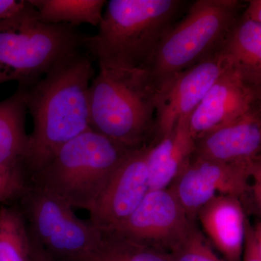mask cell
Segmentation results:
<instances>
[{
    "instance_id": "obj_1",
    "label": "cell",
    "mask_w": 261,
    "mask_h": 261,
    "mask_svg": "<svg viewBox=\"0 0 261 261\" xmlns=\"http://www.w3.org/2000/svg\"><path fill=\"white\" fill-rule=\"evenodd\" d=\"M91 56L76 53L24 89L34 123L25 173L29 179L62 146L90 128L89 87L94 77Z\"/></svg>"
},
{
    "instance_id": "obj_2",
    "label": "cell",
    "mask_w": 261,
    "mask_h": 261,
    "mask_svg": "<svg viewBox=\"0 0 261 261\" xmlns=\"http://www.w3.org/2000/svg\"><path fill=\"white\" fill-rule=\"evenodd\" d=\"M187 5L182 0H111L97 34L86 36L84 48L99 67L145 70Z\"/></svg>"
},
{
    "instance_id": "obj_3",
    "label": "cell",
    "mask_w": 261,
    "mask_h": 261,
    "mask_svg": "<svg viewBox=\"0 0 261 261\" xmlns=\"http://www.w3.org/2000/svg\"><path fill=\"white\" fill-rule=\"evenodd\" d=\"M157 94L145 70L99 66L89 87L91 129L132 149L154 144Z\"/></svg>"
},
{
    "instance_id": "obj_4",
    "label": "cell",
    "mask_w": 261,
    "mask_h": 261,
    "mask_svg": "<svg viewBox=\"0 0 261 261\" xmlns=\"http://www.w3.org/2000/svg\"><path fill=\"white\" fill-rule=\"evenodd\" d=\"M132 149L92 129L70 140L29 178L71 206L90 211Z\"/></svg>"
},
{
    "instance_id": "obj_5",
    "label": "cell",
    "mask_w": 261,
    "mask_h": 261,
    "mask_svg": "<svg viewBox=\"0 0 261 261\" xmlns=\"http://www.w3.org/2000/svg\"><path fill=\"white\" fill-rule=\"evenodd\" d=\"M238 0H197L161 38L145 70L158 93L221 47L245 9Z\"/></svg>"
},
{
    "instance_id": "obj_6",
    "label": "cell",
    "mask_w": 261,
    "mask_h": 261,
    "mask_svg": "<svg viewBox=\"0 0 261 261\" xmlns=\"http://www.w3.org/2000/svg\"><path fill=\"white\" fill-rule=\"evenodd\" d=\"M85 37L68 24L43 23L31 4L0 22V85L14 81L29 88L61 62L86 50Z\"/></svg>"
},
{
    "instance_id": "obj_7",
    "label": "cell",
    "mask_w": 261,
    "mask_h": 261,
    "mask_svg": "<svg viewBox=\"0 0 261 261\" xmlns=\"http://www.w3.org/2000/svg\"><path fill=\"white\" fill-rule=\"evenodd\" d=\"M15 203L34 243L55 260L79 261L102 238V232L89 220L79 218L66 202L29 181Z\"/></svg>"
},
{
    "instance_id": "obj_8",
    "label": "cell",
    "mask_w": 261,
    "mask_h": 261,
    "mask_svg": "<svg viewBox=\"0 0 261 261\" xmlns=\"http://www.w3.org/2000/svg\"><path fill=\"white\" fill-rule=\"evenodd\" d=\"M261 162L224 163L192 157L169 187L189 219L216 195L238 197L245 207L260 209Z\"/></svg>"
},
{
    "instance_id": "obj_9",
    "label": "cell",
    "mask_w": 261,
    "mask_h": 261,
    "mask_svg": "<svg viewBox=\"0 0 261 261\" xmlns=\"http://www.w3.org/2000/svg\"><path fill=\"white\" fill-rule=\"evenodd\" d=\"M170 187L149 190L129 217L111 232L170 252L185 238L191 225Z\"/></svg>"
},
{
    "instance_id": "obj_10",
    "label": "cell",
    "mask_w": 261,
    "mask_h": 261,
    "mask_svg": "<svg viewBox=\"0 0 261 261\" xmlns=\"http://www.w3.org/2000/svg\"><path fill=\"white\" fill-rule=\"evenodd\" d=\"M233 65L221 46L160 91L157 94L154 144L168 135L181 117L191 116L215 82Z\"/></svg>"
},
{
    "instance_id": "obj_11",
    "label": "cell",
    "mask_w": 261,
    "mask_h": 261,
    "mask_svg": "<svg viewBox=\"0 0 261 261\" xmlns=\"http://www.w3.org/2000/svg\"><path fill=\"white\" fill-rule=\"evenodd\" d=\"M261 83L233 65L215 82L192 113L193 138L241 118L260 108Z\"/></svg>"
},
{
    "instance_id": "obj_12",
    "label": "cell",
    "mask_w": 261,
    "mask_h": 261,
    "mask_svg": "<svg viewBox=\"0 0 261 261\" xmlns=\"http://www.w3.org/2000/svg\"><path fill=\"white\" fill-rule=\"evenodd\" d=\"M149 147L128 154L89 211V221L101 232H111L123 224L148 192Z\"/></svg>"
},
{
    "instance_id": "obj_13",
    "label": "cell",
    "mask_w": 261,
    "mask_h": 261,
    "mask_svg": "<svg viewBox=\"0 0 261 261\" xmlns=\"http://www.w3.org/2000/svg\"><path fill=\"white\" fill-rule=\"evenodd\" d=\"M192 157L224 163L261 162V108L196 139Z\"/></svg>"
},
{
    "instance_id": "obj_14",
    "label": "cell",
    "mask_w": 261,
    "mask_h": 261,
    "mask_svg": "<svg viewBox=\"0 0 261 261\" xmlns=\"http://www.w3.org/2000/svg\"><path fill=\"white\" fill-rule=\"evenodd\" d=\"M245 214L240 199L224 195L215 196L197 212L196 219L225 261L243 260Z\"/></svg>"
},
{
    "instance_id": "obj_15",
    "label": "cell",
    "mask_w": 261,
    "mask_h": 261,
    "mask_svg": "<svg viewBox=\"0 0 261 261\" xmlns=\"http://www.w3.org/2000/svg\"><path fill=\"white\" fill-rule=\"evenodd\" d=\"M190 116L181 117L168 135L149 145V191L169 187L193 155L195 141L190 132Z\"/></svg>"
},
{
    "instance_id": "obj_16",
    "label": "cell",
    "mask_w": 261,
    "mask_h": 261,
    "mask_svg": "<svg viewBox=\"0 0 261 261\" xmlns=\"http://www.w3.org/2000/svg\"><path fill=\"white\" fill-rule=\"evenodd\" d=\"M27 113L22 87L0 102V172L27 177L25 163L30 143L25 130Z\"/></svg>"
},
{
    "instance_id": "obj_17",
    "label": "cell",
    "mask_w": 261,
    "mask_h": 261,
    "mask_svg": "<svg viewBox=\"0 0 261 261\" xmlns=\"http://www.w3.org/2000/svg\"><path fill=\"white\" fill-rule=\"evenodd\" d=\"M221 48L236 68L261 83V23L240 15Z\"/></svg>"
},
{
    "instance_id": "obj_18",
    "label": "cell",
    "mask_w": 261,
    "mask_h": 261,
    "mask_svg": "<svg viewBox=\"0 0 261 261\" xmlns=\"http://www.w3.org/2000/svg\"><path fill=\"white\" fill-rule=\"evenodd\" d=\"M39 20L47 24L82 23L97 27L102 18L105 0H29Z\"/></svg>"
},
{
    "instance_id": "obj_19",
    "label": "cell",
    "mask_w": 261,
    "mask_h": 261,
    "mask_svg": "<svg viewBox=\"0 0 261 261\" xmlns=\"http://www.w3.org/2000/svg\"><path fill=\"white\" fill-rule=\"evenodd\" d=\"M34 243L17 203L0 206V261H34Z\"/></svg>"
},
{
    "instance_id": "obj_20",
    "label": "cell",
    "mask_w": 261,
    "mask_h": 261,
    "mask_svg": "<svg viewBox=\"0 0 261 261\" xmlns=\"http://www.w3.org/2000/svg\"><path fill=\"white\" fill-rule=\"evenodd\" d=\"M102 233L100 241L79 261H173L169 252L116 233Z\"/></svg>"
},
{
    "instance_id": "obj_21",
    "label": "cell",
    "mask_w": 261,
    "mask_h": 261,
    "mask_svg": "<svg viewBox=\"0 0 261 261\" xmlns=\"http://www.w3.org/2000/svg\"><path fill=\"white\" fill-rule=\"evenodd\" d=\"M169 253L173 261H225L215 252L195 222Z\"/></svg>"
},
{
    "instance_id": "obj_22",
    "label": "cell",
    "mask_w": 261,
    "mask_h": 261,
    "mask_svg": "<svg viewBox=\"0 0 261 261\" xmlns=\"http://www.w3.org/2000/svg\"><path fill=\"white\" fill-rule=\"evenodd\" d=\"M29 185L27 176L0 172V203L10 205L18 202Z\"/></svg>"
},
{
    "instance_id": "obj_23",
    "label": "cell",
    "mask_w": 261,
    "mask_h": 261,
    "mask_svg": "<svg viewBox=\"0 0 261 261\" xmlns=\"http://www.w3.org/2000/svg\"><path fill=\"white\" fill-rule=\"evenodd\" d=\"M242 261H261V224L245 221V240Z\"/></svg>"
},
{
    "instance_id": "obj_24",
    "label": "cell",
    "mask_w": 261,
    "mask_h": 261,
    "mask_svg": "<svg viewBox=\"0 0 261 261\" xmlns=\"http://www.w3.org/2000/svg\"><path fill=\"white\" fill-rule=\"evenodd\" d=\"M30 6L29 0H0V22L14 18Z\"/></svg>"
},
{
    "instance_id": "obj_25",
    "label": "cell",
    "mask_w": 261,
    "mask_h": 261,
    "mask_svg": "<svg viewBox=\"0 0 261 261\" xmlns=\"http://www.w3.org/2000/svg\"><path fill=\"white\" fill-rule=\"evenodd\" d=\"M242 15L249 20L261 23L260 0H250L247 2Z\"/></svg>"
},
{
    "instance_id": "obj_26",
    "label": "cell",
    "mask_w": 261,
    "mask_h": 261,
    "mask_svg": "<svg viewBox=\"0 0 261 261\" xmlns=\"http://www.w3.org/2000/svg\"><path fill=\"white\" fill-rule=\"evenodd\" d=\"M34 261H57L51 258L38 245L34 243Z\"/></svg>"
}]
</instances>
